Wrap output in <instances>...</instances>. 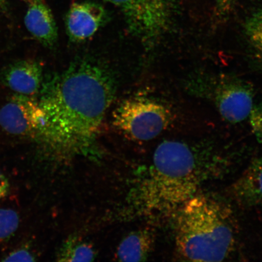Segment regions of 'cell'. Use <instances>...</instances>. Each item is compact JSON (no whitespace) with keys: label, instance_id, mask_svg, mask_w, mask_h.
<instances>
[{"label":"cell","instance_id":"cell-1","mask_svg":"<svg viewBox=\"0 0 262 262\" xmlns=\"http://www.w3.org/2000/svg\"><path fill=\"white\" fill-rule=\"evenodd\" d=\"M115 80L102 65L80 59L42 83L40 142L55 151L79 153L94 142L116 94Z\"/></svg>","mask_w":262,"mask_h":262},{"label":"cell","instance_id":"cell-2","mask_svg":"<svg viewBox=\"0 0 262 262\" xmlns=\"http://www.w3.org/2000/svg\"><path fill=\"white\" fill-rule=\"evenodd\" d=\"M218 160L199 147L181 141H164L157 147L146 175L134 189V206L145 215L175 214L214 175Z\"/></svg>","mask_w":262,"mask_h":262},{"label":"cell","instance_id":"cell-3","mask_svg":"<svg viewBox=\"0 0 262 262\" xmlns=\"http://www.w3.org/2000/svg\"><path fill=\"white\" fill-rule=\"evenodd\" d=\"M176 251L183 260L221 261L234 250L232 212L224 203L196 194L175 212Z\"/></svg>","mask_w":262,"mask_h":262},{"label":"cell","instance_id":"cell-4","mask_svg":"<svg viewBox=\"0 0 262 262\" xmlns=\"http://www.w3.org/2000/svg\"><path fill=\"white\" fill-rule=\"evenodd\" d=\"M122 12L127 29L147 49L154 47L172 25L176 0H105Z\"/></svg>","mask_w":262,"mask_h":262},{"label":"cell","instance_id":"cell-5","mask_svg":"<svg viewBox=\"0 0 262 262\" xmlns=\"http://www.w3.org/2000/svg\"><path fill=\"white\" fill-rule=\"evenodd\" d=\"M113 124L130 139L147 141L168 128L172 120L170 111L151 98H127L114 111Z\"/></svg>","mask_w":262,"mask_h":262},{"label":"cell","instance_id":"cell-6","mask_svg":"<svg viewBox=\"0 0 262 262\" xmlns=\"http://www.w3.org/2000/svg\"><path fill=\"white\" fill-rule=\"evenodd\" d=\"M0 126L12 135L40 141L44 118L38 100L15 94L0 109Z\"/></svg>","mask_w":262,"mask_h":262},{"label":"cell","instance_id":"cell-7","mask_svg":"<svg viewBox=\"0 0 262 262\" xmlns=\"http://www.w3.org/2000/svg\"><path fill=\"white\" fill-rule=\"evenodd\" d=\"M212 91V99L225 120L237 123L249 117L254 106L250 84L237 78H224Z\"/></svg>","mask_w":262,"mask_h":262},{"label":"cell","instance_id":"cell-8","mask_svg":"<svg viewBox=\"0 0 262 262\" xmlns=\"http://www.w3.org/2000/svg\"><path fill=\"white\" fill-rule=\"evenodd\" d=\"M107 14L98 3H75L66 17L67 34L71 41L83 42L93 37L107 21Z\"/></svg>","mask_w":262,"mask_h":262},{"label":"cell","instance_id":"cell-9","mask_svg":"<svg viewBox=\"0 0 262 262\" xmlns=\"http://www.w3.org/2000/svg\"><path fill=\"white\" fill-rule=\"evenodd\" d=\"M0 80L15 94L34 97L40 93L43 83L42 67L34 60H19L2 71Z\"/></svg>","mask_w":262,"mask_h":262},{"label":"cell","instance_id":"cell-10","mask_svg":"<svg viewBox=\"0 0 262 262\" xmlns=\"http://www.w3.org/2000/svg\"><path fill=\"white\" fill-rule=\"evenodd\" d=\"M229 194L243 207L262 205V157L253 160L241 178L232 185Z\"/></svg>","mask_w":262,"mask_h":262},{"label":"cell","instance_id":"cell-11","mask_svg":"<svg viewBox=\"0 0 262 262\" xmlns=\"http://www.w3.org/2000/svg\"><path fill=\"white\" fill-rule=\"evenodd\" d=\"M25 25L33 37L45 47H51L57 42L56 24L51 10L42 0L29 5Z\"/></svg>","mask_w":262,"mask_h":262},{"label":"cell","instance_id":"cell-12","mask_svg":"<svg viewBox=\"0 0 262 262\" xmlns=\"http://www.w3.org/2000/svg\"><path fill=\"white\" fill-rule=\"evenodd\" d=\"M153 235L147 229L130 232L118 247L116 258L121 261H145L151 251Z\"/></svg>","mask_w":262,"mask_h":262},{"label":"cell","instance_id":"cell-13","mask_svg":"<svg viewBox=\"0 0 262 262\" xmlns=\"http://www.w3.org/2000/svg\"><path fill=\"white\" fill-rule=\"evenodd\" d=\"M96 253L93 245L78 237L67 239L57 255L58 261H91Z\"/></svg>","mask_w":262,"mask_h":262},{"label":"cell","instance_id":"cell-14","mask_svg":"<svg viewBox=\"0 0 262 262\" xmlns=\"http://www.w3.org/2000/svg\"><path fill=\"white\" fill-rule=\"evenodd\" d=\"M19 216L11 209H0V241L8 240L14 234L19 225Z\"/></svg>","mask_w":262,"mask_h":262},{"label":"cell","instance_id":"cell-15","mask_svg":"<svg viewBox=\"0 0 262 262\" xmlns=\"http://www.w3.org/2000/svg\"><path fill=\"white\" fill-rule=\"evenodd\" d=\"M249 117L252 131L257 142L262 144V103L254 104Z\"/></svg>","mask_w":262,"mask_h":262},{"label":"cell","instance_id":"cell-16","mask_svg":"<svg viewBox=\"0 0 262 262\" xmlns=\"http://www.w3.org/2000/svg\"><path fill=\"white\" fill-rule=\"evenodd\" d=\"M35 258L29 251L26 249H19L10 253L3 259L5 261H34Z\"/></svg>","mask_w":262,"mask_h":262},{"label":"cell","instance_id":"cell-17","mask_svg":"<svg viewBox=\"0 0 262 262\" xmlns=\"http://www.w3.org/2000/svg\"><path fill=\"white\" fill-rule=\"evenodd\" d=\"M260 29H262V8L252 15L246 24L247 32Z\"/></svg>","mask_w":262,"mask_h":262},{"label":"cell","instance_id":"cell-18","mask_svg":"<svg viewBox=\"0 0 262 262\" xmlns=\"http://www.w3.org/2000/svg\"><path fill=\"white\" fill-rule=\"evenodd\" d=\"M255 48L262 56V29L247 32Z\"/></svg>","mask_w":262,"mask_h":262},{"label":"cell","instance_id":"cell-19","mask_svg":"<svg viewBox=\"0 0 262 262\" xmlns=\"http://www.w3.org/2000/svg\"><path fill=\"white\" fill-rule=\"evenodd\" d=\"M234 0H216L217 11L221 14H224L230 9Z\"/></svg>","mask_w":262,"mask_h":262},{"label":"cell","instance_id":"cell-20","mask_svg":"<svg viewBox=\"0 0 262 262\" xmlns=\"http://www.w3.org/2000/svg\"><path fill=\"white\" fill-rule=\"evenodd\" d=\"M9 191V183L6 177L0 172V199L5 198Z\"/></svg>","mask_w":262,"mask_h":262},{"label":"cell","instance_id":"cell-21","mask_svg":"<svg viewBox=\"0 0 262 262\" xmlns=\"http://www.w3.org/2000/svg\"><path fill=\"white\" fill-rule=\"evenodd\" d=\"M6 6V0H0V12L5 9Z\"/></svg>","mask_w":262,"mask_h":262},{"label":"cell","instance_id":"cell-22","mask_svg":"<svg viewBox=\"0 0 262 262\" xmlns=\"http://www.w3.org/2000/svg\"><path fill=\"white\" fill-rule=\"evenodd\" d=\"M23 1L29 3L31 4V3L39 2L40 1V0H23Z\"/></svg>","mask_w":262,"mask_h":262}]
</instances>
